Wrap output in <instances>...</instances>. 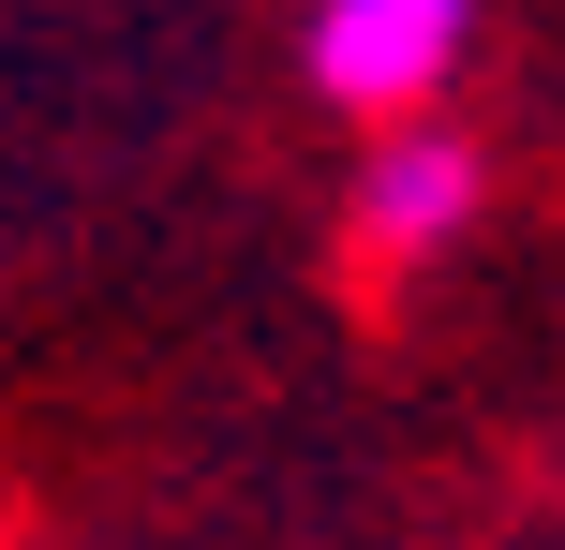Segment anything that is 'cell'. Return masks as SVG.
Here are the masks:
<instances>
[{"instance_id":"obj_1","label":"cell","mask_w":565,"mask_h":550,"mask_svg":"<svg viewBox=\"0 0 565 550\" xmlns=\"http://www.w3.org/2000/svg\"><path fill=\"white\" fill-rule=\"evenodd\" d=\"M491 208V149L477 119H387V134L358 149V179H342V254L372 268V283H417V268H447L461 238H477Z\"/></svg>"},{"instance_id":"obj_2","label":"cell","mask_w":565,"mask_h":550,"mask_svg":"<svg viewBox=\"0 0 565 550\" xmlns=\"http://www.w3.org/2000/svg\"><path fill=\"white\" fill-rule=\"evenodd\" d=\"M477 60V0H312L298 15V89L358 134L387 119H431Z\"/></svg>"}]
</instances>
